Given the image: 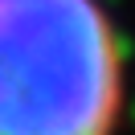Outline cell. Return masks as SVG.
Instances as JSON below:
<instances>
[{"label": "cell", "mask_w": 135, "mask_h": 135, "mask_svg": "<svg viewBox=\"0 0 135 135\" xmlns=\"http://www.w3.org/2000/svg\"><path fill=\"white\" fill-rule=\"evenodd\" d=\"M131 45L110 0H0V135H123Z\"/></svg>", "instance_id": "obj_1"}]
</instances>
